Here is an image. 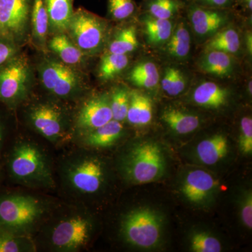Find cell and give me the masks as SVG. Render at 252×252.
<instances>
[{
  "label": "cell",
  "instance_id": "35",
  "mask_svg": "<svg viewBox=\"0 0 252 252\" xmlns=\"http://www.w3.org/2000/svg\"><path fill=\"white\" fill-rule=\"evenodd\" d=\"M240 150L244 154H252V119L243 117L240 123V135L239 140Z\"/></svg>",
  "mask_w": 252,
  "mask_h": 252
},
{
  "label": "cell",
  "instance_id": "17",
  "mask_svg": "<svg viewBox=\"0 0 252 252\" xmlns=\"http://www.w3.org/2000/svg\"><path fill=\"white\" fill-rule=\"evenodd\" d=\"M48 47L61 62L72 67L81 64L85 56L64 32L55 34L50 39Z\"/></svg>",
  "mask_w": 252,
  "mask_h": 252
},
{
  "label": "cell",
  "instance_id": "22",
  "mask_svg": "<svg viewBox=\"0 0 252 252\" xmlns=\"http://www.w3.org/2000/svg\"><path fill=\"white\" fill-rule=\"evenodd\" d=\"M161 119L172 130L180 135L193 132L200 125L198 116L172 107L163 111Z\"/></svg>",
  "mask_w": 252,
  "mask_h": 252
},
{
  "label": "cell",
  "instance_id": "33",
  "mask_svg": "<svg viewBox=\"0 0 252 252\" xmlns=\"http://www.w3.org/2000/svg\"><path fill=\"white\" fill-rule=\"evenodd\" d=\"M190 249L195 252H220L222 248L218 239L205 232H198L190 238Z\"/></svg>",
  "mask_w": 252,
  "mask_h": 252
},
{
  "label": "cell",
  "instance_id": "1",
  "mask_svg": "<svg viewBox=\"0 0 252 252\" xmlns=\"http://www.w3.org/2000/svg\"><path fill=\"white\" fill-rule=\"evenodd\" d=\"M165 169L166 162L161 147L153 142H141L132 147L123 162L127 178L141 185L159 180Z\"/></svg>",
  "mask_w": 252,
  "mask_h": 252
},
{
  "label": "cell",
  "instance_id": "37",
  "mask_svg": "<svg viewBox=\"0 0 252 252\" xmlns=\"http://www.w3.org/2000/svg\"><path fill=\"white\" fill-rule=\"evenodd\" d=\"M18 46L13 41L0 38V66L17 56Z\"/></svg>",
  "mask_w": 252,
  "mask_h": 252
},
{
  "label": "cell",
  "instance_id": "9",
  "mask_svg": "<svg viewBox=\"0 0 252 252\" xmlns=\"http://www.w3.org/2000/svg\"><path fill=\"white\" fill-rule=\"evenodd\" d=\"M90 222L81 217H72L59 223L51 235L53 245L63 251H75L90 238Z\"/></svg>",
  "mask_w": 252,
  "mask_h": 252
},
{
  "label": "cell",
  "instance_id": "25",
  "mask_svg": "<svg viewBox=\"0 0 252 252\" xmlns=\"http://www.w3.org/2000/svg\"><path fill=\"white\" fill-rule=\"evenodd\" d=\"M144 32L149 44L154 46L166 43L173 31L170 20L152 17L150 15L143 18Z\"/></svg>",
  "mask_w": 252,
  "mask_h": 252
},
{
  "label": "cell",
  "instance_id": "10",
  "mask_svg": "<svg viewBox=\"0 0 252 252\" xmlns=\"http://www.w3.org/2000/svg\"><path fill=\"white\" fill-rule=\"evenodd\" d=\"M68 179L71 186L77 191L94 193L103 184L104 167L97 159L86 158L71 165L68 170Z\"/></svg>",
  "mask_w": 252,
  "mask_h": 252
},
{
  "label": "cell",
  "instance_id": "42",
  "mask_svg": "<svg viewBox=\"0 0 252 252\" xmlns=\"http://www.w3.org/2000/svg\"><path fill=\"white\" fill-rule=\"evenodd\" d=\"M245 1H246V4L247 6H248V8L250 10V11H252V0H245Z\"/></svg>",
  "mask_w": 252,
  "mask_h": 252
},
{
  "label": "cell",
  "instance_id": "24",
  "mask_svg": "<svg viewBox=\"0 0 252 252\" xmlns=\"http://www.w3.org/2000/svg\"><path fill=\"white\" fill-rule=\"evenodd\" d=\"M190 49V36L184 21H180L166 42V53L170 57L183 60L188 56Z\"/></svg>",
  "mask_w": 252,
  "mask_h": 252
},
{
  "label": "cell",
  "instance_id": "21",
  "mask_svg": "<svg viewBox=\"0 0 252 252\" xmlns=\"http://www.w3.org/2000/svg\"><path fill=\"white\" fill-rule=\"evenodd\" d=\"M204 72L218 77H228L234 69V63L230 54L220 51H206L199 63Z\"/></svg>",
  "mask_w": 252,
  "mask_h": 252
},
{
  "label": "cell",
  "instance_id": "40",
  "mask_svg": "<svg viewBox=\"0 0 252 252\" xmlns=\"http://www.w3.org/2000/svg\"><path fill=\"white\" fill-rule=\"evenodd\" d=\"M247 46H248V49L249 53L252 54V34H248L247 36Z\"/></svg>",
  "mask_w": 252,
  "mask_h": 252
},
{
  "label": "cell",
  "instance_id": "7",
  "mask_svg": "<svg viewBox=\"0 0 252 252\" xmlns=\"http://www.w3.org/2000/svg\"><path fill=\"white\" fill-rule=\"evenodd\" d=\"M33 0H0V38L19 46L27 39Z\"/></svg>",
  "mask_w": 252,
  "mask_h": 252
},
{
  "label": "cell",
  "instance_id": "20",
  "mask_svg": "<svg viewBox=\"0 0 252 252\" xmlns=\"http://www.w3.org/2000/svg\"><path fill=\"white\" fill-rule=\"evenodd\" d=\"M228 151V140L221 134H217L201 141L196 147L199 160L208 165H215L220 161L227 155Z\"/></svg>",
  "mask_w": 252,
  "mask_h": 252
},
{
  "label": "cell",
  "instance_id": "36",
  "mask_svg": "<svg viewBox=\"0 0 252 252\" xmlns=\"http://www.w3.org/2000/svg\"><path fill=\"white\" fill-rule=\"evenodd\" d=\"M21 250L22 244L14 232L0 227V252H18Z\"/></svg>",
  "mask_w": 252,
  "mask_h": 252
},
{
  "label": "cell",
  "instance_id": "29",
  "mask_svg": "<svg viewBox=\"0 0 252 252\" xmlns=\"http://www.w3.org/2000/svg\"><path fill=\"white\" fill-rule=\"evenodd\" d=\"M138 46V39L135 26H128L119 32L109 46V53L127 55Z\"/></svg>",
  "mask_w": 252,
  "mask_h": 252
},
{
  "label": "cell",
  "instance_id": "43",
  "mask_svg": "<svg viewBox=\"0 0 252 252\" xmlns=\"http://www.w3.org/2000/svg\"><path fill=\"white\" fill-rule=\"evenodd\" d=\"M252 81H250V82H249V84H248V91H249V93H250V94H252Z\"/></svg>",
  "mask_w": 252,
  "mask_h": 252
},
{
  "label": "cell",
  "instance_id": "12",
  "mask_svg": "<svg viewBox=\"0 0 252 252\" xmlns=\"http://www.w3.org/2000/svg\"><path fill=\"white\" fill-rule=\"evenodd\" d=\"M112 119L110 98L107 94H100L84 104L78 115L77 126L81 129L91 131L105 125Z\"/></svg>",
  "mask_w": 252,
  "mask_h": 252
},
{
  "label": "cell",
  "instance_id": "39",
  "mask_svg": "<svg viewBox=\"0 0 252 252\" xmlns=\"http://www.w3.org/2000/svg\"><path fill=\"white\" fill-rule=\"evenodd\" d=\"M192 3L204 7L225 9L229 7L233 0H190Z\"/></svg>",
  "mask_w": 252,
  "mask_h": 252
},
{
  "label": "cell",
  "instance_id": "14",
  "mask_svg": "<svg viewBox=\"0 0 252 252\" xmlns=\"http://www.w3.org/2000/svg\"><path fill=\"white\" fill-rule=\"evenodd\" d=\"M217 185V181L208 172L203 170H194L186 176L182 186V192L190 203L200 204L210 198Z\"/></svg>",
  "mask_w": 252,
  "mask_h": 252
},
{
  "label": "cell",
  "instance_id": "15",
  "mask_svg": "<svg viewBox=\"0 0 252 252\" xmlns=\"http://www.w3.org/2000/svg\"><path fill=\"white\" fill-rule=\"evenodd\" d=\"M49 31L55 34L67 32L74 14V0H45Z\"/></svg>",
  "mask_w": 252,
  "mask_h": 252
},
{
  "label": "cell",
  "instance_id": "38",
  "mask_svg": "<svg viewBox=\"0 0 252 252\" xmlns=\"http://www.w3.org/2000/svg\"><path fill=\"white\" fill-rule=\"evenodd\" d=\"M241 219L244 224L249 229L252 228V194L250 191L247 193L242 203Z\"/></svg>",
  "mask_w": 252,
  "mask_h": 252
},
{
  "label": "cell",
  "instance_id": "3",
  "mask_svg": "<svg viewBox=\"0 0 252 252\" xmlns=\"http://www.w3.org/2000/svg\"><path fill=\"white\" fill-rule=\"evenodd\" d=\"M162 220L157 212L141 208L126 215L122 232L127 243L142 249L153 248L162 237Z\"/></svg>",
  "mask_w": 252,
  "mask_h": 252
},
{
  "label": "cell",
  "instance_id": "23",
  "mask_svg": "<svg viewBox=\"0 0 252 252\" xmlns=\"http://www.w3.org/2000/svg\"><path fill=\"white\" fill-rule=\"evenodd\" d=\"M124 127L122 122L112 121L91 131L86 143L94 147H107L112 145L122 137Z\"/></svg>",
  "mask_w": 252,
  "mask_h": 252
},
{
  "label": "cell",
  "instance_id": "34",
  "mask_svg": "<svg viewBox=\"0 0 252 252\" xmlns=\"http://www.w3.org/2000/svg\"><path fill=\"white\" fill-rule=\"evenodd\" d=\"M109 16L116 21H124L134 14L136 4L134 0H108Z\"/></svg>",
  "mask_w": 252,
  "mask_h": 252
},
{
  "label": "cell",
  "instance_id": "16",
  "mask_svg": "<svg viewBox=\"0 0 252 252\" xmlns=\"http://www.w3.org/2000/svg\"><path fill=\"white\" fill-rule=\"evenodd\" d=\"M193 100L200 107L219 109L228 102V91L216 83L205 81L193 91Z\"/></svg>",
  "mask_w": 252,
  "mask_h": 252
},
{
  "label": "cell",
  "instance_id": "6",
  "mask_svg": "<svg viewBox=\"0 0 252 252\" xmlns=\"http://www.w3.org/2000/svg\"><path fill=\"white\" fill-rule=\"evenodd\" d=\"M9 172L14 179L26 182H48L51 180L44 156L35 146L18 144L9 159Z\"/></svg>",
  "mask_w": 252,
  "mask_h": 252
},
{
  "label": "cell",
  "instance_id": "4",
  "mask_svg": "<svg viewBox=\"0 0 252 252\" xmlns=\"http://www.w3.org/2000/svg\"><path fill=\"white\" fill-rule=\"evenodd\" d=\"M32 73L27 59L16 56L0 66V102L16 105L26 98L31 87Z\"/></svg>",
  "mask_w": 252,
  "mask_h": 252
},
{
  "label": "cell",
  "instance_id": "11",
  "mask_svg": "<svg viewBox=\"0 0 252 252\" xmlns=\"http://www.w3.org/2000/svg\"><path fill=\"white\" fill-rule=\"evenodd\" d=\"M188 14L195 34L200 37L215 35L229 21L223 9L204 7L192 2L189 6Z\"/></svg>",
  "mask_w": 252,
  "mask_h": 252
},
{
  "label": "cell",
  "instance_id": "2",
  "mask_svg": "<svg viewBox=\"0 0 252 252\" xmlns=\"http://www.w3.org/2000/svg\"><path fill=\"white\" fill-rule=\"evenodd\" d=\"M67 32L69 38L84 55L100 51L105 42L107 23L103 18L79 8L74 11Z\"/></svg>",
  "mask_w": 252,
  "mask_h": 252
},
{
  "label": "cell",
  "instance_id": "13",
  "mask_svg": "<svg viewBox=\"0 0 252 252\" xmlns=\"http://www.w3.org/2000/svg\"><path fill=\"white\" fill-rule=\"evenodd\" d=\"M32 125L45 138L59 140L63 133V118L57 108L49 104L35 106L30 113Z\"/></svg>",
  "mask_w": 252,
  "mask_h": 252
},
{
  "label": "cell",
  "instance_id": "5",
  "mask_svg": "<svg viewBox=\"0 0 252 252\" xmlns=\"http://www.w3.org/2000/svg\"><path fill=\"white\" fill-rule=\"evenodd\" d=\"M38 69L43 86L56 97L68 98L82 89L83 79L80 74L74 67L61 61L44 60Z\"/></svg>",
  "mask_w": 252,
  "mask_h": 252
},
{
  "label": "cell",
  "instance_id": "18",
  "mask_svg": "<svg viewBox=\"0 0 252 252\" xmlns=\"http://www.w3.org/2000/svg\"><path fill=\"white\" fill-rule=\"evenodd\" d=\"M32 38L36 47L44 50L49 31L45 0H33L31 16Z\"/></svg>",
  "mask_w": 252,
  "mask_h": 252
},
{
  "label": "cell",
  "instance_id": "26",
  "mask_svg": "<svg viewBox=\"0 0 252 252\" xmlns=\"http://www.w3.org/2000/svg\"><path fill=\"white\" fill-rule=\"evenodd\" d=\"M240 39L238 32L233 28L219 31L205 45V51H220L228 54L238 53Z\"/></svg>",
  "mask_w": 252,
  "mask_h": 252
},
{
  "label": "cell",
  "instance_id": "31",
  "mask_svg": "<svg viewBox=\"0 0 252 252\" xmlns=\"http://www.w3.org/2000/svg\"><path fill=\"white\" fill-rule=\"evenodd\" d=\"M110 106L113 119L122 122L127 118L130 103V91L124 86H119L113 91L110 97Z\"/></svg>",
  "mask_w": 252,
  "mask_h": 252
},
{
  "label": "cell",
  "instance_id": "27",
  "mask_svg": "<svg viewBox=\"0 0 252 252\" xmlns=\"http://www.w3.org/2000/svg\"><path fill=\"white\" fill-rule=\"evenodd\" d=\"M128 77L134 85L144 89H153L159 82V73L157 65L149 61L135 65Z\"/></svg>",
  "mask_w": 252,
  "mask_h": 252
},
{
  "label": "cell",
  "instance_id": "19",
  "mask_svg": "<svg viewBox=\"0 0 252 252\" xmlns=\"http://www.w3.org/2000/svg\"><path fill=\"white\" fill-rule=\"evenodd\" d=\"M153 103L149 96L137 91H130L127 122L135 126H146L152 122Z\"/></svg>",
  "mask_w": 252,
  "mask_h": 252
},
{
  "label": "cell",
  "instance_id": "32",
  "mask_svg": "<svg viewBox=\"0 0 252 252\" xmlns=\"http://www.w3.org/2000/svg\"><path fill=\"white\" fill-rule=\"evenodd\" d=\"M161 86L162 90L168 95H179L186 88L185 75L178 68L167 67L164 72Z\"/></svg>",
  "mask_w": 252,
  "mask_h": 252
},
{
  "label": "cell",
  "instance_id": "28",
  "mask_svg": "<svg viewBox=\"0 0 252 252\" xmlns=\"http://www.w3.org/2000/svg\"><path fill=\"white\" fill-rule=\"evenodd\" d=\"M127 55L108 53L102 57L98 69V77L102 81H109L121 74L128 65Z\"/></svg>",
  "mask_w": 252,
  "mask_h": 252
},
{
  "label": "cell",
  "instance_id": "41",
  "mask_svg": "<svg viewBox=\"0 0 252 252\" xmlns=\"http://www.w3.org/2000/svg\"><path fill=\"white\" fill-rule=\"evenodd\" d=\"M3 138V129L1 123L0 122V150H1V142H2Z\"/></svg>",
  "mask_w": 252,
  "mask_h": 252
},
{
  "label": "cell",
  "instance_id": "8",
  "mask_svg": "<svg viewBox=\"0 0 252 252\" xmlns=\"http://www.w3.org/2000/svg\"><path fill=\"white\" fill-rule=\"evenodd\" d=\"M42 209L35 198L9 195L0 198V227L15 231L29 226L40 216Z\"/></svg>",
  "mask_w": 252,
  "mask_h": 252
},
{
  "label": "cell",
  "instance_id": "30",
  "mask_svg": "<svg viewBox=\"0 0 252 252\" xmlns=\"http://www.w3.org/2000/svg\"><path fill=\"white\" fill-rule=\"evenodd\" d=\"M185 4L180 0H147L146 7L152 17L170 20L180 12Z\"/></svg>",
  "mask_w": 252,
  "mask_h": 252
}]
</instances>
